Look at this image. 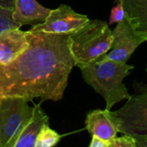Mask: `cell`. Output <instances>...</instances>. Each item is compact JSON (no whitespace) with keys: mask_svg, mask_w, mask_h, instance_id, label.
<instances>
[{"mask_svg":"<svg viewBox=\"0 0 147 147\" xmlns=\"http://www.w3.org/2000/svg\"><path fill=\"white\" fill-rule=\"evenodd\" d=\"M61 137L62 135L51 129L49 124H45L36 136L35 147H54L58 144Z\"/></svg>","mask_w":147,"mask_h":147,"instance_id":"13","label":"cell"},{"mask_svg":"<svg viewBox=\"0 0 147 147\" xmlns=\"http://www.w3.org/2000/svg\"><path fill=\"white\" fill-rule=\"evenodd\" d=\"M0 147H1V144H0Z\"/></svg>","mask_w":147,"mask_h":147,"instance_id":"19","label":"cell"},{"mask_svg":"<svg viewBox=\"0 0 147 147\" xmlns=\"http://www.w3.org/2000/svg\"><path fill=\"white\" fill-rule=\"evenodd\" d=\"M12 18L21 26L42 23L50 12V9L40 5L36 0H14Z\"/></svg>","mask_w":147,"mask_h":147,"instance_id":"10","label":"cell"},{"mask_svg":"<svg viewBox=\"0 0 147 147\" xmlns=\"http://www.w3.org/2000/svg\"><path fill=\"white\" fill-rule=\"evenodd\" d=\"M20 27L21 25L12 18V10L0 7V34L7 30Z\"/></svg>","mask_w":147,"mask_h":147,"instance_id":"14","label":"cell"},{"mask_svg":"<svg viewBox=\"0 0 147 147\" xmlns=\"http://www.w3.org/2000/svg\"><path fill=\"white\" fill-rule=\"evenodd\" d=\"M28 49L8 65H0V97L62 99L75 62L67 36L26 31Z\"/></svg>","mask_w":147,"mask_h":147,"instance_id":"1","label":"cell"},{"mask_svg":"<svg viewBox=\"0 0 147 147\" xmlns=\"http://www.w3.org/2000/svg\"><path fill=\"white\" fill-rule=\"evenodd\" d=\"M146 70H147V69H146Z\"/></svg>","mask_w":147,"mask_h":147,"instance_id":"20","label":"cell"},{"mask_svg":"<svg viewBox=\"0 0 147 147\" xmlns=\"http://www.w3.org/2000/svg\"><path fill=\"white\" fill-rule=\"evenodd\" d=\"M113 42L109 24L101 20H89L77 31L67 36L70 54L79 67L107 54Z\"/></svg>","mask_w":147,"mask_h":147,"instance_id":"3","label":"cell"},{"mask_svg":"<svg viewBox=\"0 0 147 147\" xmlns=\"http://www.w3.org/2000/svg\"><path fill=\"white\" fill-rule=\"evenodd\" d=\"M89 18L77 13L71 7L61 5L55 10H51L46 19L32 27L30 31L50 34L70 35L83 27Z\"/></svg>","mask_w":147,"mask_h":147,"instance_id":"6","label":"cell"},{"mask_svg":"<svg viewBox=\"0 0 147 147\" xmlns=\"http://www.w3.org/2000/svg\"><path fill=\"white\" fill-rule=\"evenodd\" d=\"M112 36L113 42L110 50L103 56L105 59L114 61L126 62L137 48L147 42L145 37L135 32L125 18L117 24L112 30Z\"/></svg>","mask_w":147,"mask_h":147,"instance_id":"7","label":"cell"},{"mask_svg":"<svg viewBox=\"0 0 147 147\" xmlns=\"http://www.w3.org/2000/svg\"><path fill=\"white\" fill-rule=\"evenodd\" d=\"M33 114L22 128L11 147H35L36 136L45 124H49L48 115L42 110L40 104L33 107Z\"/></svg>","mask_w":147,"mask_h":147,"instance_id":"11","label":"cell"},{"mask_svg":"<svg viewBox=\"0 0 147 147\" xmlns=\"http://www.w3.org/2000/svg\"><path fill=\"white\" fill-rule=\"evenodd\" d=\"M134 94L117 111L110 110L119 132L136 140H147V84L133 83Z\"/></svg>","mask_w":147,"mask_h":147,"instance_id":"4","label":"cell"},{"mask_svg":"<svg viewBox=\"0 0 147 147\" xmlns=\"http://www.w3.org/2000/svg\"><path fill=\"white\" fill-rule=\"evenodd\" d=\"M110 147H138V146L134 138L123 134V136L121 137L114 138L110 143Z\"/></svg>","mask_w":147,"mask_h":147,"instance_id":"15","label":"cell"},{"mask_svg":"<svg viewBox=\"0 0 147 147\" xmlns=\"http://www.w3.org/2000/svg\"><path fill=\"white\" fill-rule=\"evenodd\" d=\"M33 107L20 97H0V144L11 147L18 133L31 118Z\"/></svg>","mask_w":147,"mask_h":147,"instance_id":"5","label":"cell"},{"mask_svg":"<svg viewBox=\"0 0 147 147\" xmlns=\"http://www.w3.org/2000/svg\"><path fill=\"white\" fill-rule=\"evenodd\" d=\"M86 129L92 136L111 142L117 137L118 130L111 117L110 110L96 109L90 111L85 120Z\"/></svg>","mask_w":147,"mask_h":147,"instance_id":"9","label":"cell"},{"mask_svg":"<svg viewBox=\"0 0 147 147\" xmlns=\"http://www.w3.org/2000/svg\"><path fill=\"white\" fill-rule=\"evenodd\" d=\"M80 68L84 81L104 98L107 110L131 97L124 79L134 66L107 60L102 55Z\"/></svg>","mask_w":147,"mask_h":147,"instance_id":"2","label":"cell"},{"mask_svg":"<svg viewBox=\"0 0 147 147\" xmlns=\"http://www.w3.org/2000/svg\"><path fill=\"white\" fill-rule=\"evenodd\" d=\"M14 0H0V7H3L8 10H13Z\"/></svg>","mask_w":147,"mask_h":147,"instance_id":"18","label":"cell"},{"mask_svg":"<svg viewBox=\"0 0 147 147\" xmlns=\"http://www.w3.org/2000/svg\"><path fill=\"white\" fill-rule=\"evenodd\" d=\"M125 18V14L123 5L119 1H118V3L113 7L112 11H111V15L109 18L108 24H118L120 21H122Z\"/></svg>","mask_w":147,"mask_h":147,"instance_id":"16","label":"cell"},{"mask_svg":"<svg viewBox=\"0 0 147 147\" xmlns=\"http://www.w3.org/2000/svg\"><path fill=\"white\" fill-rule=\"evenodd\" d=\"M110 143L111 142L103 140L95 136H92V140L89 147H110Z\"/></svg>","mask_w":147,"mask_h":147,"instance_id":"17","label":"cell"},{"mask_svg":"<svg viewBox=\"0 0 147 147\" xmlns=\"http://www.w3.org/2000/svg\"><path fill=\"white\" fill-rule=\"evenodd\" d=\"M27 32L19 28L7 30L0 34V65H8L29 48Z\"/></svg>","mask_w":147,"mask_h":147,"instance_id":"8","label":"cell"},{"mask_svg":"<svg viewBox=\"0 0 147 147\" xmlns=\"http://www.w3.org/2000/svg\"><path fill=\"white\" fill-rule=\"evenodd\" d=\"M124 8L125 18L137 34L147 39V0H118Z\"/></svg>","mask_w":147,"mask_h":147,"instance_id":"12","label":"cell"}]
</instances>
